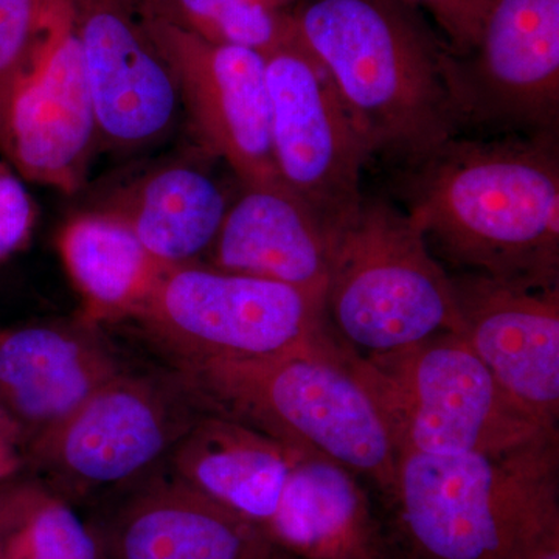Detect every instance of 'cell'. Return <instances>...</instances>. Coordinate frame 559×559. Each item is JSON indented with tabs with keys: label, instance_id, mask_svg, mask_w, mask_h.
<instances>
[{
	"label": "cell",
	"instance_id": "obj_23",
	"mask_svg": "<svg viewBox=\"0 0 559 559\" xmlns=\"http://www.w3.org/2000/svg\"><path fill=\"white\" fill-rule=\"evenodd\" d=\"M69 22L68 0H0V153L3 157L9 151L14 98L49 58Z\"/></svg>",
	"mask_w": 559,
	"mask_h": 559
},
{
	"label": "cell",
	"instance_id": "obj_16",
	"mask_svg": "<svg viewBox=\"0 0 559 559\" xmlns=\"http://www.w3.org/2000/svg\"><path fill=\"white\" fill-rule=\"evenodd\" d=\"M139 485L100 538L105 559H277L260 525L170 473Z\"/></svg>",
	"mask_w": 559,
	"mask_h": 559
},
{
	"label": "cell",
	"instance_id": "obj_13",
	"mask_svg": "<svg viewBox=\"0 0 559 559\" xmlns=\"http://www.w3.org/2000/svg\"><path fill=\"white\" fill-rule=\"evenodd\" d=\"M451 277L463 340L522 411L558 430L559 286L528 288L469 272Z\"/></svg>",
	"mask_w": 559,
	"mask_h": 559
},
{
	"label": "cell",
	"instance_id": "obj_4",
	"mask_svg": "<svg viewBox=\"0 0 559 559\" xmlns=\"http://www.w3.org/2000/svg\"><path fill=\"white\" fill-rule=\"evenodd\" d=\"M558 432L507 454H399L389 499L411 559H521L559 533Z\"/></svg>",
	"mask_w": 559,
	"mask_h": 559
},
{
	"label": "cell",
	"instance_id": "obj_24",
	"mask_svg": "<svg viewBox=\"0 0 559 559\" xmlns=\"http://www.w3.org/2000/svg\"><path fill=\"white\" fill-rule=\"evenodd\" d=\"M0 559H105V551L68 500L43 489Z\"/></svg>",
	"mask_w": 559,
	"mask_h": 559
},
{
	"label": "cell",
	"instance_id": "obj_21",
	"mask_svg": "<svg viewBox=\"0 0 559 559\" xmlns=\"http://www.w3.org/2000/svg\"><path fill=\"white\" fill-rule=\"evenodd\" d=\"M62 263L90 326L131 319L171 266L151 255L116 216L102 210L70 219L58 237Z\"/></svg>",
	"mask_w": 559,
	"mask_h": 559
},
{
	"label": "cell",
	"instance_id": "obj_12",
	"mask_svg": "<svg viewBox=\"0 0 559 559\" xmlns=\"http://www.w3.org/2000/svg\"><path fill=\"white\" fill-rule=\"evenodd\" d=\"M148 25L175 73L183 114L202 150L226 162L242 187L283 182L272 151L263 55L209 43L150 10Z\"/></svg>",
	"mask_w": 559,
	"mask_h": 559
},
{
	"label": "cell",
	"instance_id": "obj_20",
	"mask_svg": "<svg viewBox=\"0 0 559 559\" xmlns=\"http://www.w3.org/2000/svg\"><path fill=\"white\" fill-rule=\"evenodd\" d=\"M226 191L193 160H168L116 191L103 205L168 266L200 263L230 205Z\"/></svg>",
	"mask_w": 559,
	"mask_h": 559
},
{
	"label": "cell",
	"instance_id": "obj_5",
	"mask_svg": "<svg viewBox=\"0 0 559 559\" xmlns=\"http://www.w3.org/2000/svg\"><path fill=\"white\" fill-rule=\"evenodd\" d=\"M325 316L336 340L358 356L462 334L451 275L409 215L380 198L364 197L333 234Z\"/></svg>",
	"mask_w": 559,
	"mask_h": 559
},
{
	"label": "cell",
	"instance_id": "obj_8",
	"mask_svg": "<svg viewBox=\"0 0 559 559\" xmlns=\"http://www.w3.org/2000/svg\"><path fill=\"white\" fill-rule=\"evenodd\" d=\"M131 319L178 366L270 358L331 333L322 301L204 263L171 266Z\"/></svg>",
	"mask_w": 559,
	"mask_h": 559
},
{
	"label": "cell",
	"instance_id": "obj_2",
	"mask_svg": "<svg viewBox=\"0 0 559 559\" xmlns=\"http://www.w3.org/2000/svg\"><path fill=\"white\" fill-rule=\"evenodd\" d=\"M290 14L370 159L407 168L463 134L448 80L451 51L406 0H296Z\"/></svg>",
	"mask_w": 559,
	"mask_h": 559
},
{
	"label": "cell",
	"instance_id": "obj_15",
	"mask_svg": "<svg viewBox=\"0 0 559 559\" xmlns=\"http://www.w3.org/2000/svg\"><path fill=\"white\" fill-rule=\"evenodd\" d=\"M95 326L28 325L0 333V411L27 448L123 371Z\"/></svg>",
	"mask_w": 559,
	"mask_h": 559
},
{
	"label": "cell",
	"instance_id": "obj_7",
	"mask_svg": "<svg viewBox=\"0 0 559 559\" xmlns=\"http://www.w3.org/2000/svg\"><path fill=\"white\" fill-rule=\"evenodd\" d=\"M205 412L178 370H123L33 441L25 471L69 503L139 485L167 463Z\"/></svg>",
	"mask_w": 559,
	"mask_h": 559
},
{
	"label": "cell",
	"instance_id": "obj_19",
	"mask_svg": "<svg viewBox=\"0 0 559 559\" xmlns=\"http://www.w3.org/2000/svg\"><path fill=\"white\" fill-rule=\"evenodd\" d=\"M299 451L219 412H205L168 457L176 479L261 528L277 509Z\"/></svg>",
	"mask_w": 559,
	"mask_h": 559
},
{
	"label": "cell",
	"instance_id": "obj_25",
	"mask_svg": "<svg viewBox=\"0 0 559 559\" xmlns=\"http://www.w3.org/2000/svg\"><path fill=\"white\" fill-rule=\"evenodd\" d=\"M430 14L454 57H468L476 49L492 0H406Z\"/></svg>",
	"mask_w": 559,
	"mask_h": 559
},
{
	"label": "cell",
	"instance_id": "obj_6",
	"mask_svg": "<svg viewBox=\"0 0 559 559\" xmlns=\"http://www.w3.org/2000/svg\"><path fill=\"white\" fill-rule=\"evenodd\" d=\"M349 359L388 419L396 450L499 455L558 432L503 392L462 334Z\"/></svg>",
	"mask_w": 559,
	"mask_h": 559
},
{
	"label": "cell",
	"instance_id": "obj_29",
	"mask_svg": "<svg viewBox=\"0 0 559 559\" xmlns=\"http://www.w3.org/2000/svg\"><path fill=\"white\" fill-rule=\"evenodd\" d=\"M521 559H559V533L540 540L538 546L533 547Z\"/></svg>",
	"mask_w": 559,
	"mask_h": 559
},
{
	"label": "cell",
	"instance_id": "obj_22",
	"mask_svg": "<svg viewBox=\"0 0 559 559\" xmlns=\"http://www.w3.org/2000/svg\"><path fill=\"white\" fill-rule=\"evenodd\" d=\"M150 13L209 43L266 57L296 35L290 9L274 0H146Z\"/></svg>",
	"mask_w": 559,
	"mask_h": 559
},
{
	"label": "cell",
	"instance_id": "obj_18",
	"mask_svg": "<svg viewBox=\"0 0 559 559\" xmlns=\"http://www.w3.org/2000/svg\"><path fill=\"white\" fill-rule=\"evenodd\" d=\"M263 530L275 549L296 559H385L359 477L310 452L297 454Z\"/></svg>",
	"mask_w": 559,
	"mask_h": 559
},
{
	"label": "cell",
	"instance_id": "obj_28",
	"mask_svg": "<svg viewBox=\"0 0 559 559\" xmlns=\"http://www.w3.org/2000/svg\"><path fill=\"white\" fill-rule=\"evenodd\" d=\"M25 465V443L20 430L0 411V485L16 480Z\"/></svg>",
	"mask_w": 559,
	"mask_h": 559
},
{
	"label": "cell",
	"instance_id": "obj_30",
	"mask_svg": "<svg viewBox=\"0 0 559 559\" xmlns=\"http://www.w3.org/2000/svg\"><path fill=\"white\" fill-rule=\"evenodd\" d=\"M277 5L283 7V9H290V7L296 3V0H274Z\"/></svg>",
	"mask_w": 559,
	"mask_h": 559
},
{
	"label": "cell",
	"instance_id": "obj_27",
	"mask_svg": "<svg viewBox=\"0 0 559 559\" xmlns=\"http://www.w3.org/2000/svg\"><path fill=\"white\" fill-rule=\"evenodd\" d=\"M43 489L36 481L13 480L0 485V557Z\"/></svg>",
	"mask_w": 559,
	"mask_h": 559
},
{
	"label": "cell",
	"instance_id": "obj_11",
	"mask_svg": "<svg viewBox=\"0 0 559 559\" xmlns=\"http://www.w3.org/2000/svg\"><path fill=\"white\" fill-rule=\"evenodd\" d=\"M90 75L100 148L135 154L178 127L182 103L175 73L148 25L146 0H68Z\"/></svg>",
	"mask_w": 559,
	"mask_h": 559
},
{
	"label": "cell",
	"instance_id": "obj_3",
	"mask_svg": "<svg viewBox=\"0 0 559 559\" xmlns=\"http://www.w3.org/2000/svg\"><path fill=\"white\" fill-rule=\"evenodd\" d=\"M209 411L219 412L300 452L323 455L389 498L399 450L349 349L333 331L270 358L178 366Z\"/></svg>",
	"mask_w": 559,
	"mask_h": 559
},
{
	"label": "cell",
	"instance_id": "obj_10",
	"mask_svg": "<svg viewBox=\"0 0 559 559\" xmlns=\"http://www.w3.org/2000/svg\"><path fill=\"white\" fill-rule=\"evenodd\" d=\"M462 130L557 135L559 0H492L476 49L448 58Z\"/></svg>",
	"mask_w": 559,
	"mask_h": 559
},
{
	"label": "cell",
	"instance_id": "obj_17",
	"mask_svg": "<svg viewBox=\"0 0 559 559\" xmlns=\"http://www.w3.org/2000/svg\"><path fill=\"white\" fill-rule=\"evenodd\" d=\"M333 234L285 183L242 187L200 263L283 283L325 305Z\"/></svg>",
	"mask_w": 559,
	"mask_h": 559
},
{
	"label": "cell",
	"instance_id": "obj_26",
	"mask_svg": "<svg viewBox=\"0 0 559 559\" xmlns=\"http://www.w3.org/2000/svg\"><path fill=\"white\" fill-rule=\"evenodd\" d=\"M35 219L31 193L9 162L0 160V261L28 245Z\"/></svg>",
	"mask_w": 559,
	"mask_h": 559
},
{
	"label": "cell",
	"instance_id": "obj_9",
	"mask_svg": "<svg viewBox=\"0 0 559 559\" xmlns=\"http://www.w3.org/2000/svg\"><path fill=\"white\" fill-rule=\"evenodd\" d=\"M264 60L280 179L334 234L364 200L369 151L329 72L297 32Z\"/></svg>",
	"mask_w": 559,
	"mask_h": 559
},
{
	"label": "cell",
	"instance_id": "obj_14",
	"mask_svg": "<svg viewBox=\"0 0 559 559\" xmlns=\"http://www.w3.org/2000/svg\"><path fill=\"white\" fill-rule=\"evenodd\" d=\"M100 128L86 62L72 27L14 98L5 160L22 178L75 193L86 182Z\"/></svg>",
	"mask_w": 559,
	"mask_h": 559
},
{
	"label": "cell",
	"instance_id": "obj_1",
	"mask_svg": "<svg viewBox=\"0 0 559 559\" xmlns=\"http://www.w3.org/2000/svg\"><path fill=\"white\" fill-rule=\"evenodd\" d=\"M557 135H457L403 168V210L457 270L559 286Z\"/></svg>",
	"mask_w": 559,
	"mask_h": 559
}]
</instances>
